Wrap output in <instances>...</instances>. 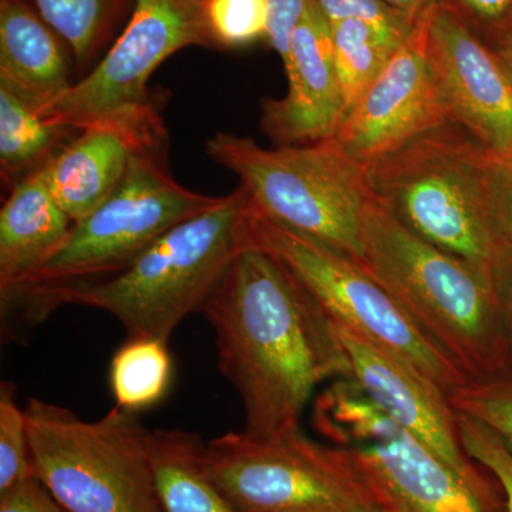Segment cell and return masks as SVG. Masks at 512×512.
<instances>
[{"label":"cell","instance_id":"13","mask_svg":"<svg viewBox=\"0 0 512 512\" xmlns=\"http://www.w3.org/2000/svg\"><path fill=\"white\" fill-rule=\"evenodd\" d=\"M430 16L414 26L332 138L363 167L450 121L427 52Z\"/></svg>","mask_w":512,"mask_h":512},{"label":"cell","instance_id":"16","mask_svg":"<svg viewBox=\"0 0 512 512\" xmlns=\"http://www.w3.org/2000/svg\"><path fill=\"white\" fill-rule=\"evenodd\" d=\"M163 141L167 130L157 110L94 124L47 161V184L74 224L109 200L138 147Z\"/></svg>","mask_w":512,"mask_h":512},{"label":"cell","instance_id":"14","mask_svg":"<svg viewBox=\"0 0 512 512\" xmlns=\"http://www.w3.org/2000/svg\"><path fill=\"white\" fill-rule=\"evenodd\" d=\"M427 52L451 123L512 160V80L497 53L441 5L429 19Z\"/></svg>","mask_w":512,"mask_h":512},{"label":"cell","instance_id":"32","mask_svg":"<svg viewBox=\"0 0 512 512\" xmlns=\"http://www.w3.org/2000/svg\"><path fill=\"white\" fill-rule=\"evenodd\" d=\"M0 512H67L35 476L0 493Z\"/></svg>","mask_w":512,"mask_h":512},{"label":"cell","instance_id":"20","mask_svg":"<svg viewBox=\"0 0 512 512\" xmlns=\"http://www.w3.org/2000/svg\"><path fill=\"white\" fill-rule=\"evenodd\" d=\"M73 133L0 82V173L9 190L55 156Z\"/></svg>","mask_w":512,"mask_h":512},{"label":"cell","instance_id":"34","mask_svg":"<svg viewBox=\"0 0 512 512\" xmlns=\"http://www.w3.org/2000/svg\"><path fill=\"white\" fill-rule=\"evenodd\" d=\"M384 2L399 10L413 23L426 19L440 6V0H384Z\"/></svg>","mask_w":512,"mask_h":512},{"label":"cell","instance_id":"10","mask_svg":"<svg viewBox=\"0 0 512 512\" xmlns=\"http://www.w3.org/2000/svg\"><path fill=\"white\" fill-rule=\"evenodd\" d=\"M312 427L348 451L383 512H507L484 503L355 380H336L315 397Z\"/></svg>","mask_w":512,"mask_h":512},{"label":"cell","instance_id":"37","mask_svg":"<svg viewBox=\"0 0 512 512\" xmlns=\"http://www.w3.org/2000/svg\"><path fill=\"white\" fill-rule=\"evenodd\" d=\"M512 384V382H510Z\"/></svg>","mask_w":512,"mask_h":512},{"label":"cell","instance_id":"33","mask_svg":"<svg viewBox=\"0 0 512 512\" xmlns=\"http://www.w3.org/2000/svg\"><path fill=\"white\" fill-rule=\"evenodd\" d=\"M493 214L501 245L512 248V160L500 157L494 165Z\"/></svg>","mask_w":512,"mask_h":512},{"label":"cell","instance_id":"15","mask_svg":"<svg viewBox=\"0 0 512 512\" xmlns=\"http://www.w3.org/2000/svg\"><path fill=\"white\" fill-rule=\"evenodd\" d=\"M288 93L262 104V130L279 146L319 143L335 136L346 113L333 55L330 23L309 2L293 35L288 62Z\"/></svg>","mask_w":512,"mask_h":512},{"label":"cell","instance_id":"7","mask_svg":"<svg viewBox=\"0 0 512 512\" xmlns=\"http://www.w3.org/2000/svg\"><path fill=\"white\" fill-rule=\"evenodd\" d=\"M220 200L187 190L174 180L167 167V141L138 147L109 200L74 222L63 247L32 284L2 302V318L12 319L30 302L60 286L120 274L165 232Z\"/></svg>","mask_w":512,"mask_h":512},{"label":"cell","instance_id":"24","mask_svg":"<svg viewBox=\"0 0 512 512\" xmlns=\"http://www.w3.org/2000/svg\"><path fill=\"white\" fill-rule=\"evenodd\" d=\"M33 477L28 421L16 400V386L0 384V493Z\"/></svg>","mask_w":512,"mask_h":512},{"label":"cell","instance_id":"31","mask_svg":"<svg viewBox=\"0 0 512 512\" xmlns=\"http://www.w3.org/2000/svg\"><path fill=\"white\" fill-rule=\"evenodd\" d=\"M491 281L495 299H497L498 312H500L501 326L505 350H507L508 372L512 382V248L501 245L495 255L491 266Z\"/></svg>","mask_w":512,"mask_h":512},{"label":"cell","instance_id":"9","mask_svg":"<svg viewBox=\"0 0 512 512\" xmlns=\"http://www.w3.org/2000/svg\"><path fill=\"white\" fill-rule=\"evenodd\" d=\"M202 464L239 512H355L376 505L348 451L313 440L301 423L264 437L244 431L215 437L202 447Z\"/></svg>","mask_w":512,"mask_h":512},{"label":"cell","instance_id":"22","mask_svg":"<svg viewBox=\"0 0 512 512\" xmlns=\"http://www.w3.org/2000/svg\"><path fill=\"white\" fill-rule=\"evenodd\" d=\"M330 32L336 70L348 111L370 83L382 73L407 37L402 39L384 33L359 20L332 23Z\"/></svg>","mask_w":512,"mask_h":512},{"label":"cell","instance_id":"12","mask_svg":"<svg viewBox=\"0 0 512 512\" xmlns=\"http://www.w3.org/2000/svg\"><path fill=\"white\" fill-rule=\"evenodd\" d=\"M336 329L349 355L350 379L390 419L426 444L484 503L507 511L500 481L467 453L458 412L439 384L402 357L377 348L349 330Z\"/></svg>","mask_w":512,"mask_h":512},{"label":"cell","instance_id":"36","mask_svg":"<svg viewBox=\"0 0 512 512\" xmlns=\"http://www.w3.org/2000/svg\"><path fill=\"white\" fill-rule=\"evenodd\" d=\"M355 512H383V511L380 510L379 507H376V505H369V507L359 508V510H357Z\"/></svg>","mask_w":512,"mask_h":512},{"label":"cell","instance_id":"29","mask_svg":"<svg viewBox=\"0 0 512 512\" xmlns=\"http://www.w3.org/2000/svg\"><path fill=\"white\" fill-rule=\"evenodd\" d=\"M440 5L491 49L512 30V0H440Z\"/></svg>","mask_w":512,"mask_h":512},{"label":"cell","instance_id":"25","mask_svg":"<svg viewBox=\"0 0 512 512\" xmlns=\"http://www.w3.org/2000/svg\"><path fill=\"white\" fill-rule=\"evenodd\" d=\"M205 20L212 43L251 45L266 33V0H205Z\"/></svg>","mask_w":512,"mask_h":512},{"label":"cell","instance_id":"21","mask_svg":"<svg viewBox=\"0 0 512 512\" xmlns=\"http://www.w3.org/2000/svg\"><path fill=\"white\" fill-rule=\"evenodd\" d=\"M173 382L168 342L146 336L127 338L111 357L109 383L116 406L141 413L167 396Z\"/></svg>","mask_w":512,"mask_h":512},{"label":"cell","instance_id":"35","mask_svg":"<svg viewBox=\"0 0 512 512\" xmlns=\"http://www.w3.org/2000/svg\"><path fill=\"white\" fill-rule=\"evenodd\" d=\"M493 50L497 53V56L500 57L505 70H507L508 76H510L512 80V30Z\"/></svg>","mask_w":512,"mask_h":512},{"label":"cell","instance_id":"3","mask_svg":"<svg viewBox=\"0 0 512 512\" xmlns=\"http://www.w3.org/2000/svg\"><path fill=\"white\" fill-rule=\"evenodd\" d=\"M360 264L470 382H510L491 274L424 241L372 197Z\"/></svg>","mask_w":512,"mask_h":512},{"label":"cell","instance_id":"2","mask_svg":"<svg viewBox=\"0 0 512 512\" xmlns=\"http://www.w3.org/2000/svg\"><path fill=\"white\" fill-rule=\"evenodd\" d=\"M249 211L251 198L239 187L165 232L120 274L52 289L26 305L19 318L37 325L63 303L82 305L119 320L127 338L168 342L188 315L201 311L245 248Z\"/></svg>","mask_w":512,"mask_h":512},{"label":"cell","instance_id":"19","mask_svg":"<svg viewBox=\"0 0 512 512\" xmlns=\"http://www.w3.org/2000/svg\"><path fill=\"white\" fill-rule=\"evenodd\" d=\"M204 443L192 431L153 430L151 454L163 512H239L208 477Z\"/></svg>","mask_w":512,"mask_h":512},{"label":"cell","instance_id":"23","mask_svg":"<svg viewBox=\"0 0 512 512\" xmlns=\"http://www.w3.org/2000/svg\"><path fill=\"white\" fill-rule=\"evenodd\" d=\"M42 18L72 46L80 64L92 59L106 23L109 0H35Z\"/></svg>","mask_w":512,"mask_h":512},{"label":"cell","instance_id":"8","mask_svg":"<svg viewBox=\"0 0 512 512\" xmlns=\"http://www.w3.org/2000/svg\"><path fill=\"white\" fill-rule=\"evenodd\" d=\"M245 244L284 265L339 328L412 363L447 394L470 383L357 259L272 221L252 204Z\"/></svg>","mask_w":512,"mask_h":512},{"label":"cell","instance_id":"5","mask_svg":"<svg viewBox=\"0 0 512 512\" xmlns=\"http://www.w3.org/2000/svg\"><path fill=\"white\" fill-rule=\"evenodd\" d=\"M33 476L67 512H163L140 413L116 406L83 420L59 404L25 407Z\"/></svg>","mask_w":512,"mask_h":512},{"label":"cell","instance_id":"27","mask_svg":"<svg viewBox=\"0 0 512 512\" xmlns=\"http://www.w3.org/2000/svg\"><path fill=\"white\" fill-rule=\"evenodd\" d=\"M461 439L473 460L488 468L500 481L507 503V512H512V453L503 439L487 424L474 417L458 412Z\"/></svg>","mask_w":512,"mask_h":512},{"label":"cell","instance_id":"17","mask_svg":"<svg viewBox=\"0 0 512 512\" xmlns=\"http://www.w3.org/2000/svg\"><path fill=\"white\" fill-rule=\"evenodd\" d=\"M72 227L50 191L45 164L10 190L0 211V302L32 284Z\"/></svg>","mask_w":512,"mask_h":512},{"label":"cell","instance_id":"28","mask_svg":"<svg viewBox=\"0 0 512 512\" xmlns=\"http://www.w3.org/2000/svg\"><path fill=\"white\" fill-rule=\"evenodd\" d=\"M330 25L342 20H359L384 33L406 39L417 23L387 5L384 0H315Z\"/></svg>","mask_w":512,"mask_h":512},{"label":"cell","instance_id":"30","mask_svg":"<svg viewBox=\"0 0 512 512\" xmlns=\"http://www.w3.org/2000/svg\"><path fill=\"white\" fill-rule=\"evenodd\" d=\"M311 0H266V33L269 45L288 62L293 35L301 25Z\"/></svg>","mask_w":512,"mask_h":512},{"label":"cell","instance_id":"6","mask_svg":"<svg viewBox=\"0 0 512 512\" xmlns=\"http://www.w3.org/2000/svg\"><path fill=\"white\" fill-rule=\"evenodd\" d=\"M207 153L237 175L256 211L360 262L373 195L366 167L332 138L264 148L251 137L218 133L207 141Z\"/></svg>","mask_w":512,"mask_h":512},{"label":"cell","instance_id":"26","mask_svg":"<svg viewBox=\"0 0 512 512\" xmlns=\"http://www.w3.org/2000/svg\"><path fill=\"white\" fill-rule=\"evenodd\" d=\"M457 412L487 424L512 453V384L470 382L448 394Z\"/></svg>","mask_w":512,"mask_h":512},{"label":"cell","instance_id":"11","mask_svg":"<svg viewBox=\"0 0 512 512\" xmlns=\"http://www.w3.org/2000/svg\"><path fill=\"white\" fill-rule=\"evenodd\" d=\"M204 2L137 0L133 18L107 56L43 116L82 131L156 110L147 83L158 66L185 47L214 46Z\"/></svg>","mask_w":512,"mask_h":512},{"label":"cell","instance_id":"1","mask_svg":"<svg viewBox=\"0 0 512 512\" xmlns=\"http://www.w3.org/2000/svg\"><path fill=\"white\" fill-rule=\"evenodd\" d=\"M200 313L214 329L218 367L241 399L248 436L301 423L319 386L352 377L335 323L261 249L245 244Z\"/></svg>","mask_w":512,"mask_h":512},{"label":"cell","instance_id":"4","mask_svg":"<svg viewBox=\"0 0 512 512\" xmlns=\"http://www.w3.org/2000/svg\"><path fill=\"white\" fill-rule=\"evenodd\" d=\"M495 158L448 121L367 165V184L414 235L491 274L501 247L493 214Z\"/></svg>","mask_w":512,"mask_h":512},{"label":"cell","instance_id":"18","mask_svg":"<svg viewBox=\"0 0 512 512\" xmlns=\"http://www.w3.org/2000/svg\"><path fill=\"white\" fill-rule=\"evenodd\" d=\"M0 82L42 114L73 86L55 33L22 0H0Z\"/></svg>","mask_w":512,"mask_h":512}]
</instances>
